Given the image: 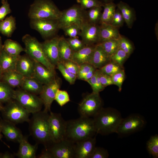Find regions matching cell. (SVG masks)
<instances>
[{
	"mask_svg": "<svg viewBox=\"0 0 158 158\" xmlns=\"http://www.w3.org/2000/svg\"><path fill=\"white\" fill-rule=\"evenodd\" d=\"M97 134L107 135L116 133L123 118L120 112L111 108H102L92 117Z\"/></svg>",
	"mask_w": 158,
	"mask_h": 158,
	"instance_id": "obj_1",
	"label": "cell"
},
{
	"mask_svg": "<svg viewBox=\"0 0 158 158\" xmlns=\"http://www.w3.org/2000/svg\"><path fill=\"white\" fill-rule=\"evenodd\" d=\"M97 134L92 118L80 116L66 121V139L75 143Z\"/></svg>",
	"mask_w": 158,
	"mask_h": 158,
	"instance_id": "obj_2",
	"label": "cell"
},
{
	"mask_svg": "<svg viewBox=\"0 0 158 158\" xmlns=\"http://www.w3.org/2000/svg\"><path fill=\"white\" fill-rule=\"evenodd\" d=\"M49 114L41 110L32 114L28 122L30 135L38 144H41L48 147L52 143L49 136Z\"/></svg>",
	"mask_w": 158,
	"mask_h": 158,
	"instance_id": "obj_3",
	"label": "cell"
},
{
	"mask_svg": "<svg viewBox=\"0 0 158 158\" xmlns=\"http://www.w3.org/2000/svg\"><path fill=\"white\" fill-rule=\"evenodd\" d=\"M61 12L51 0H36L30 6L28 16L30 19L57 20Z\"/></svg>",
	"mask_w": 158,
	"mask_h": 158,
	"instance_id": "obj_4",
	"label": "cell"
},
{
	"mask_svg": "<svg viewBox=\"0 0 158 158\" xmlns=\"http://www.w3.org/2000/svg\"><path fill=\"white\" fill-rule=\"evenodd\" d=\"M22 41L25 46L24 51L26 54L49 70L56 71V67L47 59L43 51L41 43L36 38L27 34L23 36Z\"/></svg>",
	"mask_w": 158,
	"mask_h": 158,
	"instance_id": "obj_5",
	"label": "cell"
},
{
	"mask_svg": "<svg viewBox=\"0 0 158 158\" xmlns=\"http://www.w3.org/2000/svg\"><path fill=\"white\" fill-rule=\"evenodd\" d=\"M1 113L3 119L15 125L30 121V113L14 99L6 103Z\"/></svg>",
	"mask_w": 158,
	"mask_h": 158,
	"instance_id": "obj_6",
	"label": "cell"
},
{
	"mask_svg": "<svg viewBox=\"0 0 158 158\" xmlns=\"http://www.w3.org/2000/svg\"><path fill=\"white\" fill-rule=\"evenodd\" d=\"M84 11L80 6L75 5L61 11L59 17L57 19L59 29L63 30L73 24L78 25L81 28L82 24L86 21Z\"/></svg>",
	"mask_w": 158,
	"mask_h": 158,
	"instance_id": "obj_7",
	"label": "cell"
},
{
	"mask_svg": "<svg viewBox=\"0 0 158 158\" xmlns=\"http://www.w3.org/2000/svg\"><path fill=\"white\" fill-rule=\"evenodd\" d=\"M102 107L99 93L92 92L84 96L78 104V111L80 116L91 118Z\"/></svg>",
	"mask_w": 158,
	"mask_h": 158,
	"instance_id": "obj_8",
	"label": "cell"
},
{
	"mask_svg": "<svg viewBox=\"0 0 158 158\" xmlns=\"http://www.w3.org/2000/svg\"><path fill=\"white\" fill-rule=\"evenodd\" d=\"M146 124V121L142 116L131 114L122 118L116 133L121 137L126 136L141 130Z\"/></svg>",
	"mask_w": 158,
	"mask_h": 158,
	"instance_id": "obj_9",
	"label": "cell"
},
{
	"mask_svg": "<svg viewBox=\"0 0 158 158\" xmlns=\"http://www.w3.org/2000/svg\"><path fill=\"white\" fill-rule=\"evenodd\" d=\"M13 99L17 101L29 113L32 114L41 110L43 105L39 96L21 88L14 90Z\"/></svg>",
	"mask_w": 158,
	"mask_h": 158,
	"instance_id": "obj_10",
	"label": "cell"
},
{
	"mask_svg": "<svg viewBox=\"0 0 158 158\" xmlns=\"http://www.w3.org/2000/svg\"><path fill=\"white\" fill-rule=\"evenodd\" d=\"M49 134L52 143L66 139V121L61 114L50 112Z\"/></svg>",
	"mask_w": 158,
	"mask_h": 158,
	"instance_id": "obj_11",
	"label": "cell"
},
{
	"mask_svg": "<svg viewBox=\"0 0 158 158\" xmlns=\"http://www.w3.org/2000/svg\"><path fill=\"white\" fill-rule=\"evenodd\" d=\"M31 28L38 31L46 40L54 36L60 29L57 20L30 19Z\"/></svg>",
	"mask_w": 158,
	"mask_h": 158,
	"instance_id": "obj_12",
	"label": "cell"
},
{
	"mask_svg": "<svg viewBox=\"0 0 158 158\" xmlns=\"http://www.w3.org/2000/svg\"><path fill=\"white\" fill-rule=\"evenodd\" d=\"M47 148L54 158H75V143L67 139L52 143Z\"/></svg>",
	"mask_w": 158,
	"mask_h": 158,
	"instance_id": "obj_13",
	"label": "cell"
},
{
	"mask_svg": "<svg viewBox=\"0 0 158 158\" xmlns=\"http://www.w3.org/2000/svg\"><path fill=\"white\" fill-rule=\"evenodd\" d=\"M61 84V79L56 78L51 83L44 85L42 90L39 95L44 106L43 111L50 112L51 106L54 100L56 92L59 89Z\"/></svg>",
	"mask_w": 158,
	"mask_h": 158,
	"instance_id": "obj_14",
	"label": "cell"
},
{
	"mask_svg": "<svg viewBox=\"0 0 158 158\" xmlns=\"http://www.w3.org/2000/svg\"><path fill=\"white\" fill-rule=\"evenodd\" d=\"M79 35L86 46L97 44L100 42V26L85 21L81 27Z\"/></svg>",
	"mask_w": 158,
	"mask_h": 158,
	"instance_id": "obj_15",
	"label": "cell"
},
{
	"mask_svg": "<svg viewBox=\"0 0 158 158\" xmlns=\"http://www.w3.org/2000/svg\"><path fill=\"white\" fill-rule=\"evenodd\" d=\"M59 37L56 36L46 40L41 43L42 47L46 58L56 68L60 62L58 43Z\"/></svg>",
	"mask_w": 158,
	"mask_h": 158,
	"instance_id": "obj_16",
	"label": "cell"
},
{
	"mask_svg": "<svg viewBox=\"0 0 158 158\" xmlns=\"http://www.w3.org/2000/svg\"><path fill=\"white\" fill-rule=\"evenodd\" d=\"M96 136L75 143V158H91L96 148Z\"/></svg>",
	"mask_w": 158,
	"mask_h": 158,
	"instance_id": "obj_17",
	"label": "cell"
},
{
	"mask_svg": "<svg viewBox=\"0 0 158 158\" xmlns=\"http://www.w3.org/2000/svg\"><path fill=\"white\" fill-rule=\"evenodd\" d=\"M35 61L27 54L20 55L17 61L15 70L24 77H34Z\"/></svg>",
	"mask_w": 158,
	"mask_h": 158,
	"instance_id": "obj_18",
	"label": "cell"
},
{
	"mask_svg": "<svg viewBox=\"0 0 158 158\" xmlns=\"http://www.w3.org/2000/svg\"><path fill=\"white\" fill-rule=\"evenodd\" d=\"M0 128L2 133L8 141L19 143L23 136L15 124L4 119L0 120Z\"/></svg>",
	"mask_w": 158,
	"mask_h": 158,
	"instance_id": "obj_19",
	"label": "cell"
},
{
	"mask_svg": "<svg viewBox=\"0 0 158 158\" xmlns=\"http://www.w3.org/2000/svg\"><path fill=\"white\" fill-rule=\"evenodd\" d=\"M19 149L15 154V156L19 158H35L38 144H31L28 141V137L23 136L19 142Z\"/></svg>",
	"mask_w": 158,
	"mask_h": 158,
	"instance_id": "obj_20",
	"label": "cell"
},
{
	"mask_svg": "<svg viewBox=\"0 0 158 158\" xmlns=\"http://www.w3.org/2000/svg\"><path fill=\"white\" fill-rule=\"evenodd\" d=\"M35 61L34 77L41 83L47 84L56 78V71L50 70L41 63Z\"/></svg>",
	"mask_w": 158,
	"mask_h": 158,
	"instance_id": "obj_21",
	"label": "cell"
},
{
	"mask_svg": "<svg viewBox=\"0 0 158 158\" xmlns=\"http://www.w3.org/2000/svg\"><path fill=\"white\" fill-rule=\"evenodd\" d=\"M95 46H85L77 51H73L71 61L79 66L85 63H89Z\"/></svg>",
	"mask_w": 158,
	"mask_h": 158,
	"instance_id": "obj_22",
	"label": "cell"
},
{
	"mask_svg": "<svg viewBox=\"0 0 158 158\" xmlns=\"http://www.w3.org/2000/svg\"><path fill=\"white\" fill-rule=\"evenodd\" d=\"M111 61L110 57L101 46L99 44H96L89 63L96 68L100 69Z\"/></svg>",
	"mask_w": 158,
	"mask_h": 158,
	"instance_id": "obj_23",
	"label": "cell"
},
{
	"mask_svg": "<svg viewBox=\"0 0 158 158\" xmlns=\"http://www.w3.org/2000/svg\"><path fill=\"white\" fill-rule=\"evenodd\" d=\"M100 26V42L111 40H119L121 36L118 28L110 24L101 23Z\"/></svg>",
	"mask_w": 158,
	"mask_h": 158,
	"instance_id": "obj_24",
	"label": "cell"
},
{
	"mask_svg": "<svg viewBox=\"0 0 158 158\" xmlns=\"http://www.w3.org/2000/svg\"><path fill=\"white\" fill-rule=\"evenodd\" d=\"M25 77L15 70L3 73L1 81L13 88L20 87Z\"/></svg>",
	"mask_w": 158,
	"mask_h": 158,
	"instance_id": "obj_25",
	"label": "cell"
},
{
	"mask_svg": "<svg viewBox=\"0 0 158 158\" xmlns=\"http://www.w3.org/2000/svg\"><path fill=\"white\" fill-rule=\"evenodd\" d=\"M43 85L34 77H25L20 87L21 89L37 95H39Z\"/></svg>",
	"mask_w": 158,
	"mask_h": 158,
	"instance_id": "obj_26",
	"label": "cell"
},
{
	"mask_svg": "<svg viewBox=\"0 0 158 158\" xmlns=\"http://www.w3.org/2000/svg\"><path fill=\"white\" fill-rule=\"evenodd\" d=\"M19 56H11L3 49L0 55V66L3 73L15 70L16 64Z\"/></svg>",
	"mask_w": 158,
	"mask_h": 158,
	"instance_id": "obj_27",
	"label": "cell"
},
{
	"mask_svg": "<svg viewBox=\"0 0 158 158\" xmlns=\"http://www.w3.org/2000/svg\"><path fill=\"white\" fill-rule=\"evenodd\" d=\"M60 62L63 63L71 60L73 51L64 37H60L58 43Z\"/></svg>",
	"mask_w": 158,
	"mask_h": 158,
	"instance_id": "obj_28",
	"label": "cell"
},
{
	"mask_svg": "<svg viewBox=\"0 0 158 158\" xmlns=\"http://www.w3.org/2000/svg\"><path fill=\"white\" fill-rule=\"evenodd\" d=\"M116 6L120 10L125 22L129 28H131L135 20V15L133 8L127 4L120 1Z\"/></svg>",
	"mask_w": 158,
	"mask_h": 158,
	"instance_id": "obj_29",
	"label": "cell"
},
{
	"mask_svg": "<svg viewBox=\"0 0 158 158\" xmlns=\"http://www.w3.org/2000/svg\"><path fill=\"white\" fill-rule=\"evenodd\" d=\"M16 29V21L12 16L0 21V32L8 37L11 36Z\"/></svg>",
	"mask_w": 158,
	"mask_h": 158,
	"instance_id": "obj_30",
	"label": "cell"
},
{
	"mask_svg": "<svg viewBox=\"0 0 158 158\" xmlns=\"http://www.w3.org/2000/svg\"><path fill=\"white\" fill-rule=\"evenodd\" d=\"M3 49L9 54L14 56H18L20 53L25 51V48L17 42L11 39H7L3 44Z\"/></svg>",
	"mask_w": 158,
	"mask_h": 158,
	"instance_id": "obj_31",
	"label": "cell"
},
{
	"mask_svg": "<svg viewBox=\"0 0 158 158\" xmlns=\"http://www.w3.org/2000/svg\"><path fill=\"white\" fill-rule=\"evenodd\" d=\"M104 9L102 13L100 22L110 24L115 11L116 5L112 2L104 4Z\"/></svg>",
	"mask_w": 158,
	"mask_h": 158,
	"instance_id": "obj_32",
	"label": "cell"
},
{
	"mask_svg": "<svg viewBox=\"0 0 158 158\" xmlns=\"http://www.w3.org/2000/svg\"><path fill=\"white\" fill-rule=\"evenodd\" d=\"M14 90L5 83L0 81V101L7 103L13 99Z\"/></svg>",
	"mask_w": 158,
	"mask_h": 158,
	"instance_id": "obj_33",
	"label": "cell"
},
{
	"mask_svg": "<svg viewBox=\"0 0 158 158\" xmlns=\"http://www.w3.org/2000/svg\"><path fill=\"white\" fill-rule=\"evenodd\" d=\"M118 40H109L98 44L110 58V57L119 48Z\"/></svg>",
	"mask_w": 158,
	"mask_h": 158,
	"instance_id": "obj_34",
	"label": "cell"
},
{
	"mask_svg": "<svg viewBox=\"0 0 158 158\" xmlns=\"http://www.w3.org/2000/svg\"><path fill=\"white\" fill-rule=\"evenodd\" d=\"M147 150L153 158L158 157V135L151 136L146 143Z\"/></svg>",
	"mask_w": 158,
	"mask_h": 158,
	"instance_id": "obj_35",
	"label": "cell"
},
{
	"mask_svg": "<svg viewBox=\"0 0 158 158\" xmlns=\"http://www.w3.org/2000/svg\"><path fill=\"white\" fill-rule=\"evenodd\" d=\"M101 7H96L90 8L87 13V21L94 24L100 22L102 13Z\"/></svg>",
	"mask_w": 158,
	"mask_h": 158,
	"instance_id": "obj_36",
	"label": "cell"
},
{
	"mask_svg": "<svg viewBox=\"0 0 158 158\" xmlns=\"http://www.w3.org/2000/svg\"><path fill=\"white\" fill-rule=\"evenodd\" d=\"M64 78L70 84H74L77 78V75L69 71L61 62H59L56 66Z\"/></svg>",
	"mask_w": 158,
	"mask_h": 158,
	"instance_id": "obj_37",
	"label": "cell"
},
{
	"mask_svg": "<svg viewBox=\"0 0 158 158\" xmlns=\"http://www.w3.org/2000/svg\"><path fill=\"white\" fill-rule=\"evenodd\" d=\"M122 69V67L111 61L99 69L102 73L111 77Z\"/></svg>",
	"mask_w": 158,
	"mask_h": 158,
	"instance_id": "obj_38",
	"label": "cell"
},
{
	"mask_svg": "<svg viewBox=\"0 0 158 158\" xmlns=\"http://www.w3.org/2000/svg\"><path fill=\"white\" fill-rule=\"evenodd\" d=\"M129 57L127 54L119 48L110 57L111 60L122 67L125 60Z\"/></svg>",
	"mask_w": 158,
	"mask_h": 158,
	"instance_id": "obj_39",
	"label": "cell"
},
{
	"mask_svg": "<svg viewBox=\"0 0 158 158\" xmlns=\"http://www.w3.org/2000/svg\"><path fill=\"white\" fill-rule=\"evenodd\" d=\"M54 100L61 107L70 101L69 96L68 92L66 91L60 90L59 89L56 92Z\"/></svg>",
	"mask_w": 158,
	"mask_h": 158,
	"instance_id": "obj_40",
	"label": "cell"
},
{
	"mask_svg": "<svg viewBox=\"0 0 158 158\" xmlns=\"http://www.w3.org/2000/svg\"><path fill=\"white\" fill-rule=\"evenodd\" d=\"M118 41L119 48L125 52L129 57L133 50L132 44L127 39L121 35Z\"/></svg>",
	"mask_w": 158,
	"mask_h": 158,
	"instance_id": "obj_41",
	"label": "cell"
},
{
	"mask_svg": "<svg viewBox=\"0 0 158 158\" xmlns=\"http://www.w3.org/2000/svg\"><path fill=\"white\" fill-rule=\"evenodd\" d=\"M113 84L118 86V91H121L122 86L125 78V73L123 69H122L111 76Z\"/></svg>",
	"mask_w": 158,
	"mask_h": 158,
	"instance_id": "obj_42",
	"label": "cell"
},
{
	"mask_svg": "<svg viewBox=\"0 0 158 158\" xmlns=\"http://www.w3.org/2000/svg\"><path fill=\"white\" fill-rule=\"evenodd\" d=\"M73 51H77L84 47L86 45L82 40L78 37L66 39Z\"/></svg>",
	"mask_w": 158,
	"mask_h": 158,
	"instance_id": "obj_43",
	"label": "cell"
},
{
	"mask_svg": "<svg viewBox=\"0 0 158 158\" xmlns=\"http://www.w3.org/2000/svg\"><path fill=\"white\" fill-rule=\"evenodd\" d=\"M63 30L65 34L70 38H74L78 37L80 35V28L78 25L73 24L68 26Z\"/></svg>",
	"mask_w": 158,
	"mask_h": 158,
	"instance_id": "obj_44",
	"label": "cell"
},
{
	"mask_svg": "<svg viewBox=\"0 0 158 158\" xmlns=\"http://www.w3.org/2000/svg\"><path fill=\"white\" fill-rule=\"evenodd\" d=\"M77 1L83 9L96 7H102L104 5L98 0H77Z\"/></svg>",
	"mask_w": 158,
	"mask_h": 158,
	"instance_id": "obj_45",
	"label": "cell"
},
{
	"mask_svg": "<svg viewBox=\"0 0 158 158\" xmlns=\"http://www.w3.org/2000/svg\"><path fill=\"white\" fill-rule=\"evenodd\" d=\"M125 22L121 12L118 8L116 9L113 18L110 24L112 26L118 28L122 26Z\"/></svg>",
	"mask_w": 158,
	"mask_h": 158,
	"instance_id": "obj_46",
	"label": "cell"
},
{
	"mask_svg": "<svg viewBox=\"0 0 158 158\" xmlns=\"http://www.w3.org/2000/svg\"><path fill=\"white\" fill-rule=\"evenodd\" d=\"M94 68L93 66L89 63H85L79 66L77 78L80 80L83 76L87 74Z\"/></svg>",
	"mask_w": 158,
	"mask_h": 158,
	"instance_id": "obj_47",
	"label": "cell"
},
{
	"mask_svg": "<svg viewBox=\"0 0 158 158\" xmlns=\"http://www.w3.org/2000/svg\"><path fill=\"white\" fill-rule=\"evenodd\" d=\"M109 156L107 150L103 147H96L91 158H107Z\"/></svg>",
	"mask_w": 158,
	"mask_h": 158,
	"instance_id": "obj_48",
	"label": "cell"
},
{
	"mask_svg": "<svg viewBox=\"0 0 158 158\" xmlns=\"http://www.w3.org/2000/svg\"><path fill=\"white\" fill-rule=\"evenodd\" d=\"M11 12L8 0H5L0 8V21L3 20L8 14Z\"/></svg>",
	"mask_w": 158,
	"mask_h": 158,
	"instance_id": "obj_49",
	"label": "cell"
},
{
	"mask_svg": "<svg viewBox=\"0 0 158 158\" xmlns=\"http://www.w3.org/2000/svg\"><path fill=\"white\" fill-rule=\"evenodd\" d=\"M99 72L100 82L103 87L105 88L107 86L113 84L111 76L102 73L99 69Z\"/></svg>",
	"mask_w": 158,
	"mask_h": 158,
	"instance_id": "obj_50",
	"label": "cell"
},
{
	"mask_svg": "<svg viewBox=\"0 0 158 158\" xmlns=\"http://www.w3.org/2000/svg\"><path fill=\"white\" fill-rule=\"evenodd\" d=\"M62 63L69 71L77 75L79 69V65L71 60Z\"/></svg>",
	"mask_w": 158,
	"mask_h": 158,
	"instance_id": "obj_51",
	"label": "cell"
},
{
	"mask_svg": "<svg viewBox=\"0 0 158 158\" xmlns=\"http://www.w3.org/2000/svg\"><path fill=\"white\" fill-rule=\"evenodd\" d=\"M97 70L87 82L91 86L92 90V92L94 93H99L98 91L97 81Z\"/></svg>",
	"mask_w": 158,
	"mask_h": 158,
	"instance_id": "obj_52",
	"label": "cell"
},
{
	"mask_svg": "<svg viewBox=\"0 0 158 158\" xmlns=\"http://www.w3.org/2000/svg\"><path fill=\"white\" fill-rule=\"evenodd\" d=\"M37 157L38 158H54L53 155L50 151L47 148L45 147Z\"/></svg>",
	"mask_w": 158,
	"mask_h": 158,
	"instance_id": "obj_53",
	"label": "cell"
},
{
	"mask_svg": "<svg viewBox=\"0 0 158 158\" xmlns=\"http://www.w3.org/2000/svg\"><path fill=\"white\" fill-rule=\"evenodd\" d=\"M97 69V68L94 67L88 73L83 76L80 80L87 81L92 76Z\"/></svg>",
	"mask_w": 158,
	"mask_h": 158,
	"instance_id": "obj_54",
	"label": "cell"
},
{
	"mask_svg": "<svg viewBox=\"0 0 158 158\" xmlns=\"http://www.w3.org/2000/svg\"><path fill=\"white\" fill-rule=\"evenodd\" d=\"M97 81L98 91L99 92L102 91L104 88L101 84L99 76V69L97 70Z\"/></svg>",
	"mask_w": 158,
	"mask_h": 158,
	"instance_id": "obj_55",
	"label": "cell"
},
{
	"mask_svg": "<svg viewBox=\"0 0 158 158\" xmlns=\"http://www.w3.org/2000/svg\"><path fill=\"white\" fill-rule=\"evenodd\" d=\"M15 156V154L6 152L2 154L1 158H13Z\"/></svg>",
	"mask_w": 158,
	"mask_h": 158,
	"instance_id": "obj_56",
	"label": "cell"
},
{
	"mask_svg": "<svg viewBox=\"0 0 158 158\" xmlns=\"http://www.w3.org/2000/svg\"><path fill=\"white\" fill-rule=\"evenodd\" d=\"M3 44H2L1 37L0 36V55L3 49Z\"/></svg>",
	"mask_w": 158,
	"mask_h": 158,
	"instance_id": "obj_57",
	"label": "cell"
},
{
	"mask_svg": "<svg viewBox=\"0 0 158 158\" xmlns=\"http://www.w3.org/2000/svg\"><path fill=\"white\" fill-rule=\"evenodd\" d=\"M4 106L2 104V103L0 101V112L2 110Z\"/></svg>",
	"mask_w": 158,
	"mask_h": 158,
	"instance_id": "obj_58",
	"label": "cell"
},
{
	"mask_svg": "<svg viewBox=\"0 0 158 158\" xmlns=\"http://www.w3.org/2000/svg\"><path fill=\"white\" fill-rule=\"evenodd\" d=\"M2 72L1 68L0 66V81H1V78H2Z\"/></svg>",
	"mask_w": 158,
	"mask_h": 158,
	"instance_id": "obj_59",
	"label": "cell"
},
{
	"mask_svg": "<svg viewBox=\"0 0 158 158\" xmlns=\"http://www.w3.org/2000/svg\"><path fill=\"white\" fill-rule=\"evenodd\" d=\"M2 133L0 128V140L2 142H3L2 140V138L3 137V135Z\"/></svg>",
	"mask_w": 158,
	"mask_h": 158,
	"instance_id": "obj_60",
	"label": "cell"
},
{
	"mask_svg": "<svg viewBox=\"0 0 158 158\" xmlns=\"http://www.w3.org/2000/svg\"><path fill=\"white\" fill-rule=\"evenodd\" d=\"M105 1L108 2H111L110 1H111L112 0H103Z\"/></svg>",
	"mask_w": 158,
	"mask_h": 158,
	"instance_id": "obj_61",
	"label": "cell"
},
{
	"mask_svg": "<svg viewBox=\"0 0 158 158\" xmlns=\"http://www.w3.org/2000/svg\"><path fill=\"white\" fill-rule=\"evenodd\" d=\"M5 0H1V3L2 4H3L5 1Z\"/></svg>",
	"mask_w": 158,
	"mask_h": 158,
	"instance_id": "obj_62",
	"label": "cell"
},
{
	"mask_svg": "<svg viewBox=\"0 0 158 158\" xmlns=\"http://www.w3.org/2000/svg\"><path fill=\"white\" fill-rule=\"evenodd\" d=\"M2 154L0 153V158H1Z\"/></svg>",
	"mask_w": 158,
	"mask_h": 158,
	"instance_id": "obj_63",
	"label": "cell"
}]
</instances>
